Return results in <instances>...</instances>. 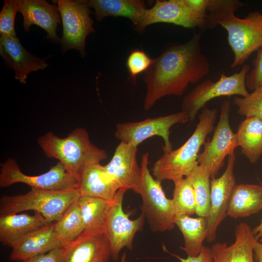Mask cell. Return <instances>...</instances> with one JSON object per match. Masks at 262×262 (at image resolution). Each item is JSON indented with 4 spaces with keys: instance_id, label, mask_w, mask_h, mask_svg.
Listing matches in <instances>:
<instances>
[{
    "instance_id": "cell-29",
    "label": "cell",
    "mask_w": 262,
    "mask_h": 262,
    "mask_svg": "<svg viewBox=\"0 0 262 262\" xmlns=\"http://www.w3.org/2000/svg\"><path fill=\"white\" fill-rule=\"evenodd\" d=\"M78 200L72 204L54 223L58 238L67 245L84 231V225Z\"/></svg>"
},
{
    "instance_id": "cell-23",
    "label": "cell",
    "mask_w": 262,
    "mask_h": 262,
    "mask_svg": "<svg viewBox=\"0 0 262 262\" xmlns=\"http://www.w3.org/2000/svg\"><path fill=\"white\" fill-rule=\"evenodd\" d=\"M89 7L94 9L98 21L108 16L129 18L137 27L143 20L146 11L145 2L142 0H86Z\"/></svg>"
},
{
    "instance_id": "cell-36",
    "label": "cell",
    "mask_w": 262,
    "mask_h": 262,
    "mask_svg": "<svg viewBox=\"0 0 262 262\" xmlns=\"http://www.w3.org/2000/svg\"><path fill=\"white\" fill-rule=\"evenodd\" d=\"M164 250L175 257L181 262H213V256L212 248L207 246H203L199 254L196 257L188 256L187 258H183L178 255L172 253L165 248Z\"/></svg>"
},
{
    "instance_id": "cell-28",
    "label": "cell",
    "mask_w": 262,
    "mask_h": 262,
    "mask_svg": "<svg viewBox=\"0 0 262 262\" xmlns=\"http://www.w3.org/2000/svg\"><path fill=\"white\" fill-rule=\"evenodd\" d=\"M193 188L196 201V214L207 217L211 205L210 175L204 167L198 164L186 177Z\"/></svg>"
},
{
    "instance_id": "cell-26",
    "label": "cell",
    "mask_w": 262,
    "mask_h": 262,
    "mask_svg": "<svg viewBox=\"0 0 262 262\" xmlns=\"http://www.w3.org/2000/svg\"><path fill=\"white\" fill-rule=\"evenodd\" d=\"M175 225L181 231L184 238V250L188 256L196 257L201 252L203 242L208 235L206 217L193 218L187 215L176 216Z\"/></svg>"
},
{
    "instance_id": "cell-38",
    "label": "cell",
    "mask_w": 262,
    "mask_h": 262,
    "mask_svg": "<svg viewBox=\"0 0 262 262\" xmlns=\"http://www.w3.org/2000/svg\"><path fill=\"white\" fill-rule=\"evenodd\" d=\"M253 232L258 240L262 242V219L260 224L253 229Z\"/></svg>"
},
{
    "instance_id": "cell-22",
    "label": "cell",
    "mask_w": 262,
    "mask_h": 262,
    "mask_svg": "<svg viewBox=\"0 0 262 262\" xmlns=\"http://www.w3.org/2000/svg\"><path fill=\"white\" fill-rule=\"evenodd\" d=\"M49 223L40 213H12L0 215V241L12 247L30 232Z\"/></svg>"
},
{
    "instance_id": "cell-27",
    "label": "cell",
    "mask_w": 262,
    "mask_h": 262,
    "mask_svg": "<svg viewBox=\"0 0 262 262\" xmlns=\"http://www.w3.org/2000/svg\"><path fill=\"white\" fill-rule=\"evenodd\" d=\"M78 202L84 231L105 230L107 214L111 201L99 197L81 196Z\"/></svg>"
},
{
    "instance_id": "cell-6",
    "label": "cell",
    "mask_w": 262,
    "mask_h": 262,
    "mask_svg": "<svg viewBox=\"0 0 262 262\" xmlns=\"http://www.w3.org/2000/svg\"><path fill=\"white\" fill-rule=\"evenodd\" d=\"M208 0H156L147 9L144 18L136 28L144 30L156 23H171L187 28L209 29Z\"/></svg>"
},
{
    "instance_id": "cell-34",
    "label": "cell",
    "mask_w": 262,
    "mask_h": 262,
    "mask_svg": "<svg viewBox=\"0 0 262 262\" xmlns=\"http://www.w3.org/2000/svg\"><path fill=\"white\" fill-rule=\"evenodd\" d=\"M252 64L253 68L246 75V88L253 91L262 86V47L257 51Z\"/></svg>"
},
{
    "instance_id": "cell-15",
    "label": "cell",
    "mask_w": 262,
    "mask_h": 262,
    "mask_svg": "<svg viewBox=\"0 0 262 262\" xmlns=\"http://www.w3.org/2000/svg\"><path fill=\"white\" fill-rule=\"evenodd\" d=\"M137 147L120 142L110 162L104 165L107 175L118 189L138 191L142 170L137 163Z\"/></svg>"
},
{
    "instance_id": "cell-24",
    "label": "cell",
    "mask_w": 262,
    "mask_h": 262,
    "mask_svg": "<svg viewBox=\"0 0 262 262\" xmlns=\"http://www.w3.org/2000/svg\"><path fill=\"white\" fill-rule=\"evenodd\" d=\"M262 210V185L251 184L235 185L231 192L227 215L242 218Z\"/></svg>"
},
{
    "instance_id": "cell-2",
    "label": "cell",
    "mask_w": 262,
    "mask_h": 262,
    "mask_svg": "<svg viewBox=\"0 0 262 262\" xmlns=\"http://www.w3.org/2000/svg\"><path fill=\"white\" fill-rule=\"evenodd\" d=\"M217 113L216 108L209 109L206 106L201 110L199 122L189 139L179 148L164 152L153 164L152 175L156 180L162 182L186 177L198 164L200 147L213 131Z\"/></svg>"
},
{
    "instance_id": "cell-9",
    "label": "cell",
    "mask_w": 262,
    "mask_h": 262,
    "mask_svg": "<svg viewBox=\"0 0 262 262\" xmlns=\"http://www.w3.org/2000/svg\"><path fill=\"white\" fill-rule=\"evenodd\" d=\"M52 1L59 8L63 24V36L60 40L62 52L75 49L82 57H84L86 38L89 34L95 32L86 0Z\"/></svg>"
},
{
    "instance_id": "cell-12",
    "label": "cell",
    "mask_w": 262,
    "mask_h": 262,
    "mask_svg": "<svg viewBox=\"0 0 262 262\" xmlns=\"http://www.w3.org/2000/svg\"><path fill=\"white\" fill-rule=\"evenodd\" d=\"M230 103L224 100L221 105L220 115L211 140L204 144V150L199 153L198 164L202 166L213 179L224 164L227 156L234 152L238 147L236 133L231 130L229 123Z\"/></svg>"
},
{
    "instance_id": "cell-19",
    "label": "cell",
    "mask_w": 262,
    "mask_h": 262,
    "mask_svg": "<svg viewBox=\"0 0 262 262\" xmlns=\"http://www.w3.org/2000/svg\"><path fill=\"white\" fill-rule=\"evenodd\" d=\"M66 246L58 238L54 223L52 222L20 239L13 246L9 259L12 261L20 262Z\"/></svg>"
},
{
    "instance_id": "cell-32",
    "label": "cell",
    "mask_w": 262,
    "mask_h": 262,
    "mask_svg": "<svg viewBox=\"0 0 262 262\" xmlns=\"http://www.w3.org/2000/svg\"><path fill=\"white\" fill-rule=\"evenodd\" d=\"M153 61V59L150 58L143 50H131L126 61V66L130 74L129 79L135 82L137 76L143 72H145Z\"/></svg>"
},
{
    "instance_id": "cell-8",
    "label": "cell",
    "mask_w": 262,
    "mask_h": 262,
    "mask_svg": "<svg viewBox=\"0 0 262 262\" xmlns=\"http://www.w3.org/2000/svg\"><path fill=\"white\" fill-rule=\"evenodd\" d=\"M249 71V66L245 64L239 71L232 75L222 73L216 82L204 81L184 97L181 111L187 115L189 121L192 122L199 111L215 98L234 95L247 97L250 93L246 81Z\"/></svg>"
},
{
    "instance_id": "cell-4",
    "label": "cell",
    "mask_w": 262,
    "mask_h": 262,
    "mask_svg": "<svg viewBox=\"0 0 262 262\" xmlns=\"http://www.w3.org/2000/svg\"><path fill=\"white\" fill-rule=\"evenodd\" d=\"M80 196L78 189L50 191L31 188L24 194L2 196L0 215L33 210L40 213L49 222L57 221L66 209Z\"/></svg>"
},
{
    "instance_id": "cell-20",
    "label": "cell",
    "mask_w": 262,
    "mask_h": 262,
    "mask_svg": "<svg viewBox=\"0 0 262 262\" xmlns=\"http://www.w3.org/2000/svg\"><path fill=\"white\" fill-rule=\"evenodd\" d=\"M234 234L235 239L232 244L218 242L213 245V262H254L253 249L258 240L253 230L247 223L240 222Z\"/></svg>"
},
{
    "instance_id": "cell-35",
    "label": "cell",
    "mask_w": 262,
    "mask_h": 262,
    "mask_svg": "<svg viewBox=\"0 0 262 262\" xmlns=\"http://www.w3.org/2000/svg\"><path fill=\"white\" fill-rule=\"evenodd\" d=\"M66 246L53 249L49 252L39 255L20 262H64Z\"/></svg>"
},
{
    "instance_id": "cell-37",
    "label": "cell",
    "mask_w": 262,
    "mask_h": 262,
    "mask_svg": "<svg viewBox=\"0 0 262 262\" xmlns=\"http://www.w3.org/2000/svg\"><path fill=\"white\" fill-rule=\"evenodd\" d=\"M254 256L257 262H262V243L257 241L254 245Z\"/></svg>"
},
{
    "instance_id": "cell-39",
    "label": "cell",
    "mask_w": 262,
    "mask_h": 262,
    "mask_svg": "<svg viewBox=\"0 0 262 262\" xmlns=\"http://www.w3.org/2000/svg\"><path fill=\"white\" fill-rule=\"evenodd\" d=\"M120 262H128L127 254L126 253H123L122 256L121 257Z\"/></svg>"
},
{
    "instance_id": "cell-11",
    "label": "cell",
    "mask_w": 262,
    "mask_h": 262,
    "mask_svg": "<svg viewBox=\"0 0 262 262\" xmlns=\"http://www.w3.org/2000/svg\"><path fill=\"white\" fill-rule=\"evenodd\" d=\"M188 122H189L188 116L181 111L138 122H120L116 125L115 136L120 142L137 147L145 140L158 136L164 140V152H169L172 150L170 140V129L176 124Z\"/></svg>"
},
{
    "instance_id": "cell-7",
    "label": "cell",
    "mask_w": 262,
    "mask_h": 262,
    "mask_svg": "<svg viewBox=\"0 0 262 262\" xmlns=\"http://www.w3.org/2000/svg\"><path fill=\"white\" fill-rule=\"evenodd\" d=\"M148 152L141 158V181L137 192L142 199V213L151 229L164 232L173 229L176 215L172 199L165 195L161 182L156 180L148 167Z\"/></svg>"
},
{
    "instance_id": "cell-16",
    "label": "cell",
    "mask_w": 262,
    "mask_h": 262,
    "mask_svg": "<svg viewBox=\"0 0 262 262\" xmlns=\"http://www.w3.org/2000/svg\"><path fill=\"white\" fill-rule=\"evenodd\" d=\"M110 257L105 230L83 231L66 246L64 262H108Z\"/></svg>"
},
{
    "instance_id": "cell-3",
    "label": "cell",
    "mask_w": 262,
    "mask_h": 262,
    "mask_svg": "<svg viewBox=\"0 0 262 262\" xmlns=\"http://www.w3.org/2000/svg\"><path fill=\"white\" fill-rule=\"evenodd\" d=\"M37 143L48 158L57 159L78 177L84 166L100 163L108 157L106 151L93 144L87 131L82 127L76 128L64 138L49 131L38 138Z\"/></svg>"
},
{
    "instance_id": "cell-25",
    "label": "cell",
    "mask_w": 262,
    "mask_h": 262,
    "mask_svg": "<svg viewBox=\"0 0 262 262\" xmlns=\"http://www.w3.org/2000/svg\"><path fill=\"white\" fill-rule=\"evenodd\" d=\"M242 153L254 164L262 156V120L249 116L241 122L236 133Z\"/></svg>"
},
{
    "instance_id": "cell-14",
    "label": "cell",
    "mask_w": 262,
    "mask_h": 262,
    "mask_svg": "<svg viewBox=\"0 0 262 262\" xmlns=\"http://www.w3.org/2000/svg\"><path fill=\"white\" fill-rule=\"evenodd\" d=\"M236 156L234 152L229 156L225 171L220 177L213 178L211 183V205L207 217L208 242L214 241L219 225L226 217L229 199L235 184L234 167Z\"/></svg>"
},
{
    "instance_id": "cell-18",
    "label": "cell",
    "mask_w": 262,
    "mask_h": 262,
    "mask_svg": "<svg viewBox=\"0 0 262 262\" xmlns=\"http://www.w3.org/2000/svg\"><path fill=\"white\" fill-rule=\"evenodd\" d=\"M18 12L23 17V26L26 32L32 25L42 28L47 33L46 39L55 43H60L61 38L56 33L61 17L57 6L44 0H18Z\"/></svg>"
},
{
    "instance_id": "cell-21",
    "label": "cell",
    "mask_w": 262,
    "mask_h": 262,
    "mask_svg": "<svg viewBox=\"0 0 262 262\" xmlns=\"http://www.w3.org/2000/svg\"><path fill=\"white\" fill-rule=\"evenodd\" d=\"M77 189L80 196L99 197L109 201L114 199L119 190L107 175L104 165L100 163L89 164L81 169Z\"/></svg>"
},
{
    "instance_id": "cell-1",
    "label": "cell",
    "mask_w": 262,
    "mask_h": 262,
    "mask_svg": "<svg viewBox=\"0 0 262 262\" xmlns=\"http://www.w3.org/2000/svg\"><path fill=\"white\" fill-rule=\"evenodd\" d=\"M202 32L187 42L172 45L153 59L145 72L146 84L144 109H150L161 98L181 96L190 83H196L210 72V64L201 49Z\"/></svg>"
},
{
    "instance_id": "cell-17",
    "label": "cell",
    "mask_w": 262,
    "mask_h": 262,
    "mask_svg": "<svg viewBox=\"0 0 262 262\" xmlns=\"http://www.w3.org/2000/svg\"><path fill=\"white\" fill-rule=\"evenodd\" d=\"M0 55L10 68L14 69L15 78L21 83H26L29 74L44 69L49 64L28 52L16 36L1 35Z\"/></svg>"
},
{
    "instance_id": "cell-13",
    "label": "cell",
    "mask_w": 262,
    "mask_h": 262,
    "mask_svg": "<svg viewBox=\"0 0 262 262\" xmlns=\"http://www.w3.org/2000/svg\"><path fill=\"white\" fill-rule=\"evenodd\" d=\"M126 190L119 189L114 199L111 201L105 224V232L109 240L111 257L117 261L124 247L132 248V242L137 232L142 229L145 219L144 214L131 220L122 208Z\"/></svg>"
},
{
    "instance_id": "cell-30",
    "label": "cell",
    "mask_w": 262,
    "mask_h": 262,
    "mask_svg": "<svg viewBox=\"0 0 262 262\" xmlns=\"http://www.w3.org/2000/svg\"><path fill=\"white\" fill-rule=\"evenodd\" d=\"M172 199L176 216H190L196 213V205L193 188L189 180L181 178L173 181Z\"/></svg>"
},
{
    "instance_id": "cell-5",
    "label": "cell",
    "mask_w": 262,
    "mask_h": 262,
    "mask_svg": "<svg viewBox=\"0 0 262 262\" xmlns=\"http://www.w3.org/2000/svg\"><path fill=\"white\" fill-rule=\"evenodd\" d=\"M235 12L225 13L215 20L216 25L228 33V43L234 55L231 68L244 64L262 47V14L254 11L242 18L236 16Z\"/></svg>"
},
{
    "instance_id": "cell-33",
    "label": "cell",
    "mask_w": 262,
    "mask_h": 262,
    "mask_svg": "<svg viewBox=\"0 0 262 262\" xmlns=\"http://www.w3.org/2000/svg\"><path fill=\"white\" fill-rule=\"evenodd\" d=\"M18 12V0H6L0 13V35L16 36L15 19Z\"/></svg>"
},
{
    "instance_id": "cell-31",
    "label": "cell",
    "mask_w": 262,
    "mask_h": 262,
    "mask_svg": "<svg viewBox=\"0 0 262 262\" xmlns=\"http://www.w3.org/2000/svg\"><path fill=\"white\" fill-rule=\"evenodd\" d=\"M233 102L240 115L246 117L255 116L262 120V86L246 97H235Z\"/></svg>"
},
{
    "instance_id": "cell-10",
    "label": "cell",
    "mask_w": 262,
    "mask_h": 262,
    "mask_svg": "<svg viewBox=\"0 0 262 262\" xmlns=\"http://www.w3.org/2000/svg\"><path fill=\"white\" fill-rule=\"evenodd\" d=\"M16 183L38 189L64 191L76 189L78 177L68 172L60 162L41 175H27L21 171L15 159L8 158L1 164L0 186L8 187Z\"/></svg>"
}]
</instances>
